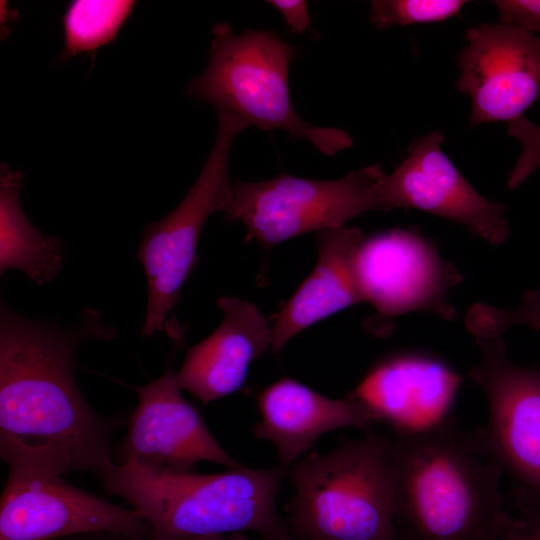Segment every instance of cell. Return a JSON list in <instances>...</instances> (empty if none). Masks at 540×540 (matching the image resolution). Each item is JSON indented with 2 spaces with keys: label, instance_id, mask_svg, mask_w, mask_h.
<instances>
[{
  "label": "cell",
  "instance_id": "6da1fadb",
  "mask_svg": "<svg viewBox=\"0 0 540 540\" xmlns=\"http://www.w3.org/2000/svg\"><path fill=\"white\" fill-rule=\"evenodd\" d=\"M115 334L94 308L63 327L28 319L1 301L0 457L9 475L79 471L103 481L115 471L109 445L128 419L95 410L75 378L79 346Z\"/></svg>",
  "mask_w": 540,
  "mask_h": 540
},
{
  "label": "cell",
  "instance_id": "7a4b0ae2",
  "mask_svg": "<svg viewBox=\"0 0 540 540\" xmlns=\"http://www.w3.org/2000/svg\"><path fill=\"white\" fill-rule=\"evenodd\" d=\"M394 521L400 540H522L503 473L477 432L453 419L425 433L390 438Z\"/></svg>",
  "mask_w": 540,
  "mask_h": 540
},
{
  "label": "cell",
  "instance_id": "3957f363",
  "mask_svg": "<svg viewBox=\"0 0 540 540\" xmlns=\"http://www.w3.org/2000/svg\"><path fill=\"white\" fill-rule=\"evenodd\" d=\"M289 467H246L219 474H153L120 464L104 490L128 502L150 526L148 540L194 538L253 531L263 540H293L276 500Z\"/></svg>",
  "mask_w": 540,
  "mask_h": 540
},
{
  "label": "cell",
  "instance_id": "277c9868",
  "mask_svg": "<svg viewBox=\"0 0 540 540\" xmlns=\"http://www.w3.org/2000/svg\"><path fill=\"white\" fill-rule=\"evenodd\" d=\"M293 540H400L394 521L390 438L372 431L328 453L311 452L289 469Z\"/></svg>",
  "mask_w": 540,
  "mask_h": 540
},
{
  "label": "cell",
  "instance_id": "5b68a950",
  "mask_svg": "<svg viewBox=\"0 0 540 540\" xmlns=\"http://www.w3.org/2000/svg\"><path fill=\"white\" fill-rule=\"evenodd\" d=\"M295 48L266 29L235 34L227 23L212 29L209 64L185 94L265 131L282 129L332 156L353 145L340 129L305 122L291 103L288 69Z\"/></svg>",
  "mask_w": 540,
  "mask_h": 540
},
{
  "label": "cell",
  "instance_id": "8992f818",
  "mask_svg": "<svg viewBox=\"0 0 540 540\" xmlns=\"http://www.w3.org/2000/svg\"><path fill=\"white\" fill-rule=\"evenodd\" d=\"M471 335L480 355L469 376L488 406L487 424L476 432L511 482V510L530 533L540 532V367L512 363L503 335Z\"/></svg>",
  "mask_w": 540,
  "mask_h": 540
},
{
  "label": "cell",
  "instance_id": "52a82bcc",
  "mask_svg": "<svg viewBox=\"0 0 540 540\" xmlns=\"http://www.w3.org/2000/svg\"><path fill=\"white\" fill-rule=\"evenodd\" d=\"M217 117V135L195 183L168 215L143 230L137 251L147 281L142 337L168 331V316L195 267L204 225L212 214H224L233 201L229 154L235 137L249 125L229 113L218 112Z\"/></svg>",
  "mask_w": 540,
  "mask_h": 540
},
{
  "label": "cell",
  "instance_id": "ba28073f",
  "mask_svg": "<svg viewBox=\"0 0 540 540\" xmlns=\"http://www.w3.org/2000/svg\"><path fill=\"white\" fill-rule=\"evenodd\" d=\"M386 175L379 165H371L337 180L287 174L266 181L238 180L224 216L241 221L248 238L270 247L311 231L342 227L368 211H388L382 191Z\"/></svg>",
  "mask_w": 540,
  "mask_h": 540
},
{
  "label": "cell",
  "instance_id": "9c48e42d",
  "mask_svg": "<svg viewBox=\"0 0 540 540\" xmlns=\"http://www.w3.org/2000/svg\"><path fill=\"white\" fill-rule=\"evenodd\" d=\"M356 273L364 302L375 309L368 329L414 311L452 320L456 310L449 290L462 282L456 267L444 260L421 235L396 228L363 238L356 255Z\"/></svg>",
  "mask_w": 540,
  "mask_h": 540
},
{
  "label": "cell",
  "instance_id": "30bf717a",
  "mask_svg": "<svg viewBox=\"0 0 540 540\" xmlns=\"http://www.w3.org/2000/svg\"><path fill=\"white\" fill-rule=\"evenodd\" d=\"M130 388L138 403L119 445L121 464L153 474L191 472L201 461L244 467L223 449L198 409L183 396L171 361L157 379Z\"/></svg>",
  "mask_w": 540,
  "mask_h": 540
},
{
  "label": "cell",
  "instance_id": "8fae6325",
  "mask_svg": "<svg viewBox=\"0 0 540 540\" xmlns=\"http://www.w3.org/2000/svg\"><path fill=\"white\" fill-rule=\"evenodd\" d=\"M455 87L471 99L469 123L512 121L540 92V38L504 23H482L465 33Z\"/></svg>",
  "mask_w": 540,
  "mask_h": 540
},
{
  "label": "cell",
  "instance_id": "7c38bea8",
  "mask_svg": "<svg viewBox=\"0 0 540 540\" xmlns=\"http://www.w3.org/2000/svg\"><path fill=\"white\" fill-rule=\"evenodd\" d=\"M91 532L148 540L150 526L134 508L88 493L62 476L8 475L0 499V540H54Z\"/></svg>",
  "mask_w": 540,
  "mask_h": 540
},
{
  "label": "cell",
  "instance_id": "4fadbf2b",
  "mask_svg": "<svg viewBox=\"0 0 540 540\" xmlns=\"http://www.w3.org/2000/svg\"><path fill=\"white\" fill-rule=\"evenodd\" d=\"M439 131L417 139L383 182L387 210L413 208L458 223L491 245L509 236L506 205L477 192L441 150Z\"/></svg>",
  "mask_w": 540,
  "mask_h": 540
},
{
  "label": "cell",
  "instance_id": "5bb4252c",
  "mask_svg": "<svg viewBox=\"0 0 540 540\" xmlns=\"http://www.w3.org/2000/svg\"><path fill=\"white\" fill-rule=\"evenodd\" d=\"M461 383V375L443 360L403 352L374 364L347 396L395 435H415L450 419Z\"/></svg>",
  "mask_w": 540,
  "mask_h": 540
},
{
  "label": "cell",
  "instance_id": "9a60e30c",
  "mask_svg": "<svg viewBox=\"0 0 540 540\" xmlns=\"http://www.w3.org/2000/svg\"><path fill=\"white\" fill-rule=\"evenodd\" d=\"M221 324L208 337L187 348L177 373L183 390L206 405L239 391L249 367L270 350L272 327L259 308L242 299L222 296Z\"/></svg>",
  "mask_w": 540,
  "mask_h": 540
},
{
  "label": "cell",
  "instance_id": "2e32d148",
  "mask_svg": "<svg viewBox=\"0 0 540 540\" xmlns=\"http://www.w3.org/2000/svg\"><path fill=\"white\" fill-rule=\"evenodd\" d=\"M256 403L260 420L254 426V436L270 441L277 450L279 463L289 468L321 435L346 427L370 431L377 423L369 411L349 396L329 398L289 377L262 389Z\"/></svg>",
  "mask_w": 540,
  "mask_h": 540
},
{
  "label": "cell",
  "instance_id": "e0dca14e",
  "mask_svg": "<svg viewBox=\"0 0 540 540\" xmlns=\"http://www.w3.org/2000/svg\"><path fill=\"white\" fill-rule=\"evenodd\" d=\"M363 238L355 227L317 233V263L279 312L272 326L271 353L279 354L291 338L314 323L364 302L355 265Z\"/></svg>",
  "mask_w": 540,
  "mask_h": 540
},
{
  "label": "cell",
  "instance_id": "ac0fdd59",
  "mask_svg": "<svg viewBox=\"0 0 540 540\" xmlns=\"http://www.w3.org/2000/svg\"><path fill=\"white\" fill-rule=\"evenodd\" d=\"M23 174L7 164L0 167V275L18 270L36 285L51 282L63 265L65 244L43 234L26 217L20 190Z\"/></svg>",
  "mask_w": 540,
  "mask_h": 540
},
{
  "label": "cell",
  "instance_id": "d6986e66",
  "mask_svg": "<svg viewBox=\"0 0 540 540\" xmlns=\"http://www.w3.org/2000/svg\"><path fill=\"white\" fill-rule=\"evenodd\" d=\"M135 1L74 0L64 12L61 61L80 53H94L112 42L133 13Z\"/></svg>",
  "mask_w": 540,
  "mask_h": 540
},
{
  "label": "cell",
  "instance_id": "ffe728a7",
  "mask_svg": "<svg viewBox=\"0 0 540 540\" xmlns=\"http://www.w3.org/2000/svg\"><path fill=\"white\" fill-rule=\"evenodd\" d=\"M466 3L462 0H376L371 2L370 20L378 29L441 22L457 15Z\"/></svg>",
  "mask_w": 540,
  "mask_h": 540
},
{
  "label": "cell",
  "instance_id": "44dd1931",
  "mask_svg": "<svg viewBox=\"0 0 540 540\" xmlns=\"http://www.w3.org/2000/svg\"><path fill=\"white\" fill-rule=\"evenodd\" d=\"M465 318L474 325L499 335H504L508 328L515 325L540 333V286L524 293L513 309L476 303L468 310Z\"/></svg>",
  "mask_w": 540,
  "mask_h": 540
},
{
  "label": "cell",
  "instance_id": "7402d4cb",
  "mask_svg": "<svg viewBox=\"0 0 540 540\" xmlns=\"http://www.w3.org/2000/svg\"><path fill=\"white\" fill-rule=\"evenodd\" d=\"M507 134L522 145V152L507 179V187L515 190L540 168V125L522 115L508 122Z\"/></svg>",
  "mask_w": 540,
  "mask_h": 540
},
{
  "label": "cell",
  "instance_id": "603a6c76",
  "mask_svg": "<svg viewBox=\"0 0 540 540\" xmlns=\"http://www.w3.org/2000/svg\"><path fill=\"white\" fill-rule=\"evenodd\" d=\"M501 23L512 24L528 33H540V0L494 1Z\"/></svg>",
  "mask_w": 540,
  "mask_h": 540
},
{
  "label": "cell",
  "instance_id": "cb8c5ba5",
  "mask_svg": "<svg viewBox=\"0 0 540 540\" xmlns=\"http://www.w3.org/2000/svg\"><path fill=\"white\" fill-rule=\"evenodd\" d=\"M268 3L282 14L292 32L302 34L308 29L311 20L306 1L271 0Z\"/></svg>",
  "mask_w": 540,
  "mask_h": 540
},
{
  "label": "cell",
  "instance_id": "d4e9b609",
  "mask_svg": "<svg viewBox=\"0 0 540 540\" xmlns=\"http://www.w3.org/2000/svg\"><path fill=\"white\" fill-rule=\"evenodd\" d=\"M54 540H143L131 536L111 532H91L71 535Z\"/></svg>",
  "mask_w": 540,
  "mask_h": 540
},
{
  "label": "cell",
  "instance_id": "484cf974",
  "mask_svg": "<svg viewBox=\"0 0 540 540\" xmlns=\"http://www.w3.org/2000/svg\"><path fill=\"white\" fill-rule=\"evenodd\" d=\"M191 540H251V539L246 537L243 533H234V534L205 536V537L194 538Z\"/></svg>",
  "mask_w": 540,
  "mask_h": 540
},
{
  "label": "cell",
  "instance_id": "4316f807",
  "mask_svg": "<svg viewBox=\"0 0 540 540\" xmlns=\"http://www.w3.org/2000/svg\"><path fill=\"white\" fill-rule=\"evenodd\" d=\"M522 540H540V532L528 533Z\"/></svg>",
  "mask_w": 540,
  "mask_h": 540
}]
</instances>
